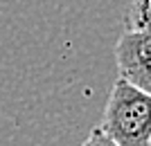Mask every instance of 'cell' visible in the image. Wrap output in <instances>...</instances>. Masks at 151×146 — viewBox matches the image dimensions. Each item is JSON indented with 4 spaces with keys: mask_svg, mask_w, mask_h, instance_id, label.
<instances>
[{
    "mask_svg": "<svg viewBox=\"0 0 151 146\" xmlns=\"http://www.w3.org/2000/svg\"><path fill=\"white\" fill-rule=\"evenodd\" d=\"M115 61L124 79L151 92V32L126 29L115 45Z\"/></svg>",
    "mask_w": 151,
    "mask_h": 146,
    "instance_id": "7a4b0ae2",
    "label": "cell"
},
{
    "mask_svg": "<svg viewBox=\"0 0 151 146\" xmlns=\"http://www.w3.org/2000/svg\"><path fill=\"white\" fill-rule=\"evenodd\" d=\"M81 146H120V144H117L113 137H108V135L101 130V126H97V128H93V130H90L88 140L83 142Z\"/></svg>",
    "mask_w": 151,
    "mask_h": 146,
    "instance_id": "3957f363",
    "label": "cell"
},
{
    "mask_svg": "<svg viewBox=\"0 0 151 146\" xmlns=\"http://www.w3.org/2000/svg\"><path fill=\"white\" fill-rule=\"evenodd\" d=\"M99 126L120 146H151V92L117 74Z\"/></svg>",
    "mask_w": 151,
    "mask_h": 146,
    "instance_id": "6da1fadb",
    "label": "cell"
}]
</instances>
